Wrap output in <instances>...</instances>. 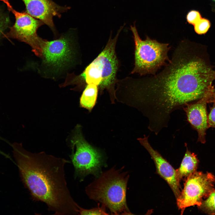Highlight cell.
Instances as JSON below:
<instances>
[{
  "mask_svg": "<svg viewBox=\"0 0 215 215\" xmlns=\"http://www.w3.org/2000/svg\"><path fill=\"white\" fill-rule=\"evenodd\" d=\"M21 179L32 198L45 203L57 215L78 214L65 177V166L70 161L44 152L32 153L18 144L12 145Z\"/></svg>",
  "mask_w": 215,
  "mask_h": 215,
  "instance_id": "7a4b0ae2",
  "label": "cell"
},
{
  "mask_svg": "<svg viewBox=\"0 0 215 215\" xmlns=\"http://www.w3.org/2000/svg\"><path fill=\"white\" fill-rule=\"evenodd\" d=\"M70 141V156L74 168V177L81 179L87 175L98 176L103 163L101 154L84 139L79 126L75 128Z\"/></svg>",
  "mask_w": 215,
  "mask_h": 215,
  "instance_id": "8992f818",
  "label": "cell"
},
{
  "mask_svg": "<svg viewBox=\"0 0 215 215\" xmlns=\"http://www.w3.org/2000/svg\"><path fill=\"white\" fill-rule=\"evenodd\" d=\"M0 154L4 155V156H5V157H6L7 158L10 159V157L8 155H7L6 154H5V153H3V152H2V151H0Z\"/></svg>",
  "mask_w": 215,
  "mask_h": 215,
  "instance_id": "7402d4cb",
  "label": "cell"
},
{
  "mask_svg": "<svg viewBox=\"0 0 215 215\" xmlns=\"http://www.w3.org/2000/svg\"><path fill=\"white\" fill-rule=\"evenodd\" d=\"M11 11L15 16V22L3 38L15 39L28 44L36 55L42 57L44 40L38 36L37 31L44 23L27 13L18 12L13 8Z\"/></svg>",
  "mask_w": 215,
  "mask_h": 215,
  "instance_id": "ba28073f",
  "label": "cell"
},
{
  "mask_svg": "<svg viewBox=\"0 0 215 215\" xmlns=\"http://www.w3.org/2000/svg\"><path fill=\"white\" fill-rule=\"evenodd\" d=\"M213 0L215 1V0Z\"/></svg>",
  "mask_w": 215,
  "mask_h": 215,
  "instance_id": "603a6c76",
  "label": "cell"
},
{
  "mask_svg": "<svg viewBox=\"0 0 215 215\" xmlns=\"http://www.w3.org/2000/svg\"><path fill=\"white\" fill-rule=\"evenodd\" d=\"M0 1H3L6 4L9 11H11L13 8L8 0H0Z\"/></svg>",
  "mask_w": 215,
  "mask_h": 215,
  "instance_id": "44dd1931",
  "label": "cell"
},
{
  "mask_svg": "<svg viewBox=\"0 0 215 215\" xmlns=\"http://www.w3.org/2000/svg\"><path fill=\"white\" fill-rule=\"evenodd\" d=\"M73 54L72 41L67 36H62L51 41L44 40L42 46L43 62L55 71L60 70L69 64Z\"/></svg>",
  "mask_w": 215,
  "mask_h": 215,
  "instance_id": "9c48e42d",
  "label": "cell"
},
{
  "mask_svg": "<svg viewBox=\"0 0 215 215\" xmlns=\"http://www.w3.org/2000/svg\"><path fill=\"white\" fill-rule=\"evenodd\" d=\"M149 136L144 135V137L138 140L147 150L153 159L158 173L168 183L172 189L176 199L179 196L180 181L178 179L176 170L156 150H155L149 142Z\"/></svg>",
  "mask_w": 215,
  "mask_h": 215,
  "instance_id": "7c38bea8",
  "label": "cell"
},
{
  "mask_svg": "<svg viewBox=\"0 0 215 215\" xmlns=\"http://www.w3.org/2000/svg\"><path fill=\"white\" fill-rule=\"evenodd\" d=\"M9 22V17L0 9V39L3 37L4 32L8 26Z\"/></svg>",
  "mask_w": 215,
  "mask_h": 215,
  "instance_id": "ac0fdd59",
  "label": "cell"
},
{
  "mask_svg": "<svg viewBox=\"0 0 215 215\" xmlns=\"http://www.w3.org/2000/svg\"><path fill=\"white\" fill-rule=\"evenodd\" d=\"M123 27H120L113 38L110 36L103 50L78 77L87 84H94L102 90L107 89L110 94L114 93L118 66L116 46Z\"/></svg>",
  "mask_w": 215,
  "mask_h": 215,
  "instance_id": "277c9868",
  "label": "cell"
},
{
  "mask_svg": "<svg viewBox=\"0 0 215 215\" xmlns=\"http://www.w3.org/2000/svg\"><path fill=\"white\" fill-rule=\"evenodd\" d=\"M135 42L134 66L131 73L141 76L155 75L158 70L169 62V44L161 43L146 36L145 40L140 37L135 25L130 26Z\"/></svg>",
  "mask_w": 215,
  "mask_h": 215,
  "instance_id": "5b68a950",
  "label": "cell"
},
{
  "mask_svg": "<svg viewBox=\"0 0 215 215\" xmlns=\"http://www.w3.org/2000/svg\"><path fill=\"white\" fill-rule=\"evenodd\" d=\"M202 18L199 12L197 10H193L190 11L186 16L187 22L194 25Z\"/></svg>",
  "mask_w": 215,
  "mask_h": 215,
  "instance_id": "d6986e66",
  "label": "cell"
},
{
  "mask_svg": "<svg viewBox=\"0 0 215 215\" xmlns=\"http://www.w3.org/2000/svg\"><path fill=\"white\" fill-rule=\"evenodd\" d=\"M129 177L122 169L113 167L103 172L85 188L90 199L99 202L108 208L112 214H132L126 202V194Z\"/></svg>",
  "mask_w": 215,
  "mask_h": 215,
  "instance_id": "3957f363",
  "label": "cell"
},
{
  "mask_svg": "<svg viewBox=\"0 0 215 215\" xmlns=\"http://www.w3.org/2000/svg\"><path fill=\"white\" fill-rule=\"evenodd\" d=\"M106 207L103 205L100 206L99 205L97 207L89 209H85L79 206L78 213L79 215H108L106 210Z\"/></svg>",
  "mask_w": 215,
  "mask_h": 215,
  "instance_id": "2e32d148",
  "label": "cell"
},
{
  "mask_svg": "<svg viewBox=\"0 0 215 215\" xmlns=\"http://www.w3.org/2000/svg\"><path fill=\"white\" fill-rule=\"evenodd\" d=\"M198 208L202 212L209 215H215V189L202 202Z\"/></svg>",
  "mask_w": 215,
  "mask_h": 215,
  "instance_id": "9a60e30c",
  "label": "cell"
},
{
  "mask_svg": "<svg viewBox=\"0 0 215 215\" xmlns=\"http://www.w3.org/2000/svg\"><path fill=\"white\" fill-rule=\"evenodd\" d=\"M215 101V88L212 85L200 99L194 103L187 104L183 108L188 122L198 134L197 141L206 142V131L209 128L207 112V104Z\"/></svg>",
  "mask_w": 215,
  "mask_h": 215,
  "instance_id": "30bf717a",
  "label": "cell"
},
{
  "mask_svg": "<svg viewBox=\"0 0 215 215\" xmlns=\"http://www.w3.org/2000/svg\"><path fill=\"white\" fill-rule=\"evenodd\" d=\"M185 143L186 151L180 167L176 170L178 179L180 180L184 178H186L195 171L199 163L196 155L191 152L188 148Z\"/></svg>",
  "mask_w": 215,
  "mask_h": 215,
  "instance_id": "4fadbf2b",
  "label": "cell"
},
{
  "mask_svg": "<svg viewBox=\"0 0 215 215\" xmlns=\"http://www.w3.org/2000/svg\"><path fill=\"white\" fill-rule=\"evenodd\" d=\"M203 50L184 40L160 72L130 79L132 95L151 131L159 133L167 128L173 111L200 99L212 85L215 70Z\"/></svg>",
  "mask_w": 215,
  "mask_h": 215,
  "instance_id": "6da1fadb",
  "label": "cell"
},
{
  "mask_svg": "<svg viewBox=\"0 0 215 215\" xmlns=\"http://www.w3.org/2000/svg\"><path fill=\"white\" fill-rule=\"evenodd\" d=\"M27 13L42 22L55 32L53 18H60L62 13L69 9V7L59 6L52 0H22Z\"/></svg>",
  "mask_w": 215,
  "mask_h": 215,
  "instance_id": "8fae6325",
  "label": "cell"
},
{
  "mask_svg": "<svg viewBox=\"0 0 215 215\" xmlns=\"http://www.w3.org/2000/svg\"><path fill=\"white\" fill-rule=\"evenodd\" d=\"M215 183V177L210 172L196 171L187 177L184 188L176 198L181 214L186 208L199 206L214 189Z\"/></svg>",
  "mask_w": 215,
  "mask_h": 215,
  "instance_id": "52a82bcc",
  "label": "cell"
},
{
  "mask_svg": "<svg viewBox=\"0 0 215 215\" xmlns=\"http://www.w3.org/2000/svg\"><path fill=\"white\" fill-rule=\"evenodd\" d=\"M98 91V86L93 84H87L80 99L82 107L91 110L95 105Z\"/></svg>",
  "mask_w": 215,
  "mask_h": 215,
  "instance_id": "5bb4252c",
  "label": "cell"
},
{
  "mask_svg": "<svg viewBox=\"0 0 215 215\" xmlns=\"http://www.w3.org/2000/svg\"><path fill=\"white\" fill-rule=\"evenodd\" d=\"M213 106L210 108V112L208 116V122L209 128H215V101Z\"/></svg>",
  "mask_w": 215,
  "mask_h": 215,
  "instance_id": "ffe728a7",
  "label": "cell"
},
{
  "mask_svg": "<svg viewBox=\"0 0 215 215\" xmlns=\"http://www.w3.org/2000/svg\"><path fill=\"white\" fill-rule=\"evenodd\" d=\"M195 32L199 35L206 33L211 27L210 21L205 18H202L194 25Z\"/></svg>",
  "mask_w": 215,
  "mask_h": 215,
  "instance_id": "e0dca14e",
  "label": "cell"
}]
</instances>
